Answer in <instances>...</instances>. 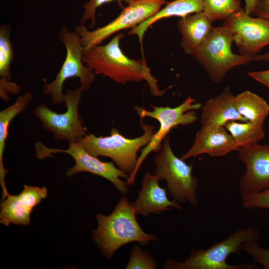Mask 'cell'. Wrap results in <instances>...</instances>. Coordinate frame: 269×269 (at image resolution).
<instances>
[{"label":"cell","mask_w":269,"mask_h":269,"mask_svg":"<svg viewBox=\"0 0 269 269\" xmlns=\"http://www.w3.org/2000/svg\"><path fill=\"white\" fill-rule=\"evenodd\" d=\"M239 148L224 127L204 125L196 134L191 147L181 158L185 160L203 154L220 157Z\"/></svg>","instance_id":"cell-14"},{"label":"cell","mask_w":269,"mask_h":269,"mask_svg":"<svg viewBox=\"0 0 269 269\" xmlns=\"http://www.w3.org/2000/svg\"><path fill=\"white\" fill-rule=\"evenodd\" d=\"M203 0H175L167 2L165 6L154 15L138 24L129 32L130 35H136L141 43L144 35L148 28L161 19L172 16L186 17L192 13L202 12Z\"/></svg>","instance_id":"cell-18"},{"label":"cell","mask_w":269,"mask_h":269,"mask_svg":"<svg viewBox=\"0 0 269 269\" xmlns=\"http://www.w3.org/2000/svg\"><path fill=\"white\" fill-rule=\"evenodd\" d=\"M123 37V34L118 33L105 45H97L84 50L83 62L95 75L108 77L122 85L144 80L153 95L162 96L165 90L159 89L157 81L145 61L131 59L121 49L120 41Z\"/></svg>","instance_id":"cell-1"},{"label":"cell","mask_w":269,"mask_h":269,"mask_svg":"<svg viewBox=\"0 0 269 269\" xmlns=\"http://www.w3.org/2000/svg\"><path fill=\"white\" fill-rule=\"evenodd\" d=\"M231 32L240 54L254 58L269 45V20L253 17L241 9L223 25Z\"/></svg>","instance_id":"cell-12"},{"label":"cell","mask_w":269,"mask_h":269,"mask_svg":"<svg viewBox=\"0 0 269 269\" xmlns=\"http://www.w3.org/2000/svg\"><path fill=\"white\" fill-rule=\"evenodd\" d=\"M31 212L22 205L17 195L9 194L0 204V223L5 226L28 225Z\"/></svg>","instance_id":"cell-22"},{"label":"cell","mask_w":269,"mask_h":269,"mask_svg":"<svg viewBox=\"0 0 269 269\" xmlns=\"http://www.w3.org/2000/svg\"><path fill=\"white\" fill-rule=\"evenodd\" d=\"M242 207L245 209L269 210V189L241 196Z\"/></svg>","instance_id":"cell-29"},{"label":"cell","mask_w":269,"mask_h":269,"mask_svg":"<svg viewBox=\"0 0 269 269\" xmlns=\"http://www.w3.org/2000/svg\"><path fill=\"white\" fill-rule=\"evenodd\" d=\"M234 103L238 112L248 121L264 125L269 114L268 103L250 91H245L234 96Z\"/></svg>","instance_id":"cell-20"},{"label":"cell","mask_w":269,"mask_h":269,"mask_svg":"<svg viewBox=\"0 0 269 269\" xmlns=\"http://www.w3.org/2000/svg\"><path fill=\"white\" fill-rule=\"evenodd\" d=\"M153 110L149 111L139 106H134V109L140 119L150 117L157 120L160 127L155 132L148 144L141 151L133 172L129 175L126 183L128 186L134 184L136 175L142 162L151 152H158L161 147V142L173 128L179 125H188L197 120L196 110L202 108V104L189 96L179 106L171 108L168 106H151Z\"/></svg>","instance_id":"cell-6"},{"label":"cell","mask_w":269,"mask_h":269,"mask_svg":"<svg viewBox=\"0 0 269 269\" xmlns=\"http://www.w3.org/2000/svg\"><path fill=\"white\" fill-rule=\"evenodd\" d=\"M234 96L230 88L226 87L220 94L208 99L202 107V125L224 127L231 121H248L236 110L234 103Z\"/></svg>","instance_id":"cell-16"},{"label":"cell","mask_w":269,"mask_h":269,"mask_svg":"<svg viewBox=\"0 0 269 269\" xmlns=\"http://www.w3.org/2000/svg\"><path fill=\"white\" fill-rule=\"evenodd\" d=\"M159 181L155 175L145 172L137 197L133 203L136 215L147 216L150 214H160L172 208L183 209L179 203L168 198L167 188L161 187Z\"/></svg>","instance_id":"cell-15"},{"label":"cell","mask_w":269,"mask_h":269,"mask_svg":"<svg viewBox=\"0 0 269 269\" xmlns=\"http://www.w3.org/2000/svg\"><path fill=\"white\" fill-rule=\"evenodd\" d=\"M23 189L18 195L17 197L23 206L31 210L47 196V189L45 187L24 185Z\"/></svg>","instance_id":"cell-26"},{"label":"cell","mask_w":269,"mask_h":269,"mask_svg":"<svg viewBox=\"0 0 269 269\" xmlns=\"http://www.w3.org/2000/svg\"><path fill=\"white\" fill-rule=\"evenodd\" d=\"M157 264L150 254L137 245L133 246L126 269H155Z\"/></svg>","instance_id":"cell-25"},{"label":"cell","mask_w":269,"mask_h":269,"mask_svg":"<svg viewBox=\"0 0 269 269\" xmlns=\"http://www.w3.org/2000/svg\"><path fill=\"white\" fill-rule=\"evenodd\" d=\"M167 3L165 0H133L123 8L120 15L106 25L89 30L84 25L75 27L84 50L100 45L112 34L127 28H133L154 15Z\"/></svg>","instance_id":"cell-10"},{"label":"cell","mask_w":269,"mask_h":269,"mask_svg":"<svg viewBox=\"0 0 269 269\" xmlns=\"http://www.w3.org/2000/svg\"><path fill=\"white\" fill-rule=\"evenodd\" d=\"M246 12L249 15L253 14L258 0H245Z\"/></svg>","instance_id":"cell-32"},{"label":"cell","mask_w":269,"mask_h":269,"mask_svg":"<svg viewBox=\"0 0 269 269\" xmlns=\"http://www.w3.org/2000/svg\"><path fill=\"white\" fill-rule=\"evenodd\" d=\"M59 37L66 50L64 61L55 78L43 86V94L51 96L53 104H61L64 102L65 94L62 92L63 84L69 78L79 79L80 87L83 92L87 91L93 83L95 74L83 60V48L79 35L76 32L69 31L64 25L59 34Z\"/></svg>","instance_id":"cell-8"},{"label":"cell","mask_w":269,"mask_h":269,"mask_svg":"<svg viewBox=\"0 0 269 269\" xmlns=\"http://www.w3.org/2000/svg\"><path fill=\"white\" fill-rule=\"evenodd\" d=\"M177 27L181 35L180 45L186 54L192 55L203 43L214 27L204 12L181 18Z\"/></svg>","instance_id":"cell-17"},{"label":"cell","mask_w":269,"mask_h":269,"mask_svg":"<svg viewBox=\"0 0 269 269\" xmlns=\"http://www.w3.org/2000/svg\"><path fill=\"white\" fill-rule=\"evenodd\" d=\"M238 151L246 167L239 182L241 195L269 189V145L255 143L240 148Z\"/></svg>","instance_id":"cell-13"},{"label":"cell","mask_w":269,"mask_h":269,"mask_svg":"<svg viewBox=\"0 0 269 269\" xmlns=\"http://www.w3.org/2000/svg\"><path fill=\"white\" fill-rule=\"evenodd\" d=\"M170 141V137L166 136L160 150L155 156L154 174L159 181L166 182V188L173 199L180 204L196 207L199 204V181L193 175V166L174 154Z\"/></svg>","instance_id":"cell-5"},{"label":"cell","mask_w":269,"mask_h":269,"mask_svg":"<svg viewBox=\"0 0 269 269\" xmlns=\"http://www.w3.org/2000/svg\"><path fill=\"white\" fill-rule=\"evenodd\" d=\"M36 156L39 159L52 157V154L66 153L74 160L75 165L69 168L66 175L71 177L80 172H89L101 176L112 182L117 190L123 195H126L129 189L126 182L121 178H129V175L117 168L111 162L101 161L98 157L88 153L78 142H69L68 148L66 149L49 148L41 142L35 145Z\"/></svg>","instance_id":"cell-11"},{"label":"cell","mask_w":269,"mask_h":269,"mask_svg":"<svg viewBox=\"0 0 269 269\" xmlns=\"http://www.w3.org/2000/svg\"><path fill=\"white\" fill-rule=\"evenodd\" d=\"M140 124L143 134L136 138L126 137L113 128L108 136L86 134L77 142L95 157L111 158L118 168L130 175L135 168L138 151L148 144L155 133V127L144 123L142 119Z\"/></svg>","instance_id":"cell-4"},{"label":"cell","mask_w":269,"mask_h":269,"mask_svg":"<svg viewBox=\"0 0 269 269\" xmlns=\"http://www.w3.org/2000/svg\"><path fill=\"white\" fill-rule=\"evenodd\" d=\"M261 237L260 228L251 226L240 229L225 239L215 243L206 250H192L183 262L168 259L163 265L165 269H253L256 263H243L230 265L227 263L231 254L240 255L242 245L249 241H257Z\"/></svg>","instance_id":"cell-3"},{"label":"cell","mask_w":269,"mask_h":269,"mask_svg":"<svg viewBox=\"0 0 269 269\" xmlns=\"http://www.w3.org/2000/svg\"><path fill=\"white\" fill-rule=\"evenodd\" d=\"M82 92L80 86L67 90L64 102L66 110L63 113L53 111L45 104L34 109V114L44 130L52 133L55 140L77 142L87 134L78 111Z\"/></svg>","instance_id":"cell-9"},{"label":"cell","mask_w":269,"mask_h":269,"mask_svg":"<svg viewBox=\"0 0 269 269\" xmlns=\"http://www.w3.org/2000/svg\"><path fill=\"white\" fill-rule=\"evenodd\" d=\"M233 42L232 33L227 28L223 25L214 27L192 55L215 83H220L234 67L253 61L252 57L234 53Z\"/></svg>","instance_id":"cell-7"},{"label":"cell","mask_w":269,"mask_h":269,"mask_svg":"<svg viewBox=\"0 0 269 269\" xmlns=\"http://www.w3.org/2000/svg\"><path fill=\"white\" fill-rule=\"evenodd\" d=\"M248 75L269 89V69L251 71L248 73Z\"/></svg>","instance_id":"cell-31"},{"label":"cell","mask_w":269,"mask_h":269,"mask_svg":"<svg viewBox=\"0 0 269 269\" xmlns=\"http://www.w3.org/2000/svg\"><path fill=\"white\" fill-rule=\"evenodd\" d=\"M136 215L133 203L124 195L110 215L98 213L95 216L98 226L93 231V238L108 259H111L119 249L126 244L136 242L145 246L156 240L154 235L142 229Z\"/></svg>","instance_id":"cell-2"},{"label":"cell","mask_w":269,"mask_h":269,"mask_svg":"<svg viewBox=\"0 0 269 269\" xmlns=\"http://www.w3.org/2000/svg\"><path fill=\"white\" fill-rule=\"evenodd\" d=\"M241 9V0H203L202 12L212 23L226 20Z\"/></svg>","instance_id":"cell-23"},{"label":"cell","mask_w":269,"mask_h":269,"mask_svg":"<svg viewBox=\"0 0 269 269\" xmlns=\"http://www.w3.org/2000/svg\"><path fill=\"white\" fill-rule=\"evenodd\" d=\"M253 60L257 62L264 61L269 63V51L264 54H259L254 58Z\"/></svg>","instance_id":"cell-33"},{"label":"cell","mask_w":269,"mask_h":269,"mask_svg":"<svg viewBox=\"0 0 269 269\" xmlns=\"http://www.w3.org/2000/svg\"><path fill=\"white\" fill-rule=\"evenodd\" d=\"M133 0H89L84 5V12L80 20V24L84 25L88 21L90 20V27H94L96 23L95 13L97 9L105 3L116 1L119 6L122 9L124 3H130Z\"/></svg>","instance_id":"cell-28"},{"label":"cell","mask_w":269,"mask_h":269,"mask_svg":"<svg viewBox=\"0 0 269 269\" xmlns=\"http://www.w3.org/2000/svg\"><path fill=\"white\" fill-rule=\"evenodd\" d=\"M224 127L240 148L258 143L265 136L263 125L250 121H231Z\"/></svg>","instance_id":"cell-21"},{"label":"cell","mask_w":269,"mask_h":269,"mask_svg":"<svg viewBox=\"0 0 269 269\" xmlns=\"http://www.w3.org/2000/svg\"><path fill=\"white\" fill-rule=\"evenodd\" d=\"M253 14L269 20V0H258Z\"/></svg>","instance_id":"cell-30"},{"label":"cell","mask_w":269,"mask_h":269,"mask_svg":"<svg viewBox=\"0 0 269 269\" xmlns=\"http://www.w3.org/2000/svg\"><path fill=\"white\" fill-rule=\"evenodd\" d=\"M242 250L249 255L256 263L269 269V249L260 246L257 241H249L242 245Z\"/></svg>","instance_id":"cell-27"},{"label":"cell","mask_w":269,"mask_h":269,"mask_svg":"<svg viewBox=\"0 0 269 269\" xmlns=\"http://www.w3.org/2000/svg\"><path fill=\"white\" fill-rule=\"evenodd\" d=\"M13 52L10 39L9 26L0 27V76L9 81L11 79L10 65L13 59Z\"/></svg>","instance_id":"cell-24"},{"label":"cell","mask_w":269,"mask_h":269,"mask_svg":"<svg viewBox=\"0 0 269 269\" xmlns=\"http://www.w3.org/2000/svg\"><path fill=\"white\" fill-rule=\"evenodd\" d=\"M32 98V94L29 92L19 95L13 104L0 112V184L3 198L9 195L5 184V176L7 171L4 168L3 164V154L8 135V127L14 118L26 110Z\"/></svg>","instance_id":"cell-19"}]
</instances>
